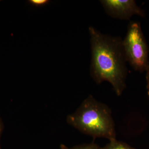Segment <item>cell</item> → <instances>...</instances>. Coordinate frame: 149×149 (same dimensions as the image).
<instances>
[{
	"label": "cell",
	"instance_id": "cell-6",
	"mask_svg": "<svg viewBox=\"0 0 149 149\" xmlns=\"http://www.w3.org/2000/svg\"><path fill=\"white\" fill-rule=\"evenodd\" d=\"M60 148L61 149H102V148L100 147L98 145L94 143V142L90 143L77 145L71 148H68L65 145L61 144Z\"/></svg>",
	"mask_w": 149,
	"mask_h": 149
},
{
	"label": "cell",
	"instance_id": "cell-8",
	"mask_svg": "<svg viewBox=\"0 0 149 149\" xmlns=\"http://www.w3.org/2000/svg\"><path fill=\"white\" fill-rule=\"evenodd\" d=\"M146 79L147 82V89L148 90V95L149 96V65L148 69L146 70Z\"/></svg>",
	"mask_w": 149,
	"mask_h": 149
},
{
	"label": "cell",
	"instance_id": "cell-4",
	"mask_svg": "<svg viewBox=\"0 0 149 149\" xmlns=\"http://www.w3.org/2000/svg\"><path fill=\"white\" fill-rule=\"evenodd\" d=\"M107 14L121 20H129L133 15L144 17L143 10L133 0H101L100 1Z\"/></svg>",
	"mask_w": 149,
	"mask_h": 149
},
{
	"label": "cell",
	"instance_id": "cell-1",
	"mask_svg": "<svg viewBox=\"0 0 149 149\" xmlns=\"http://www.w3.org/2000/svg\"><path fill=\"white\" fill-rule=\"evenodd\" d=\"M88 30L91 37V76L97 84L108 82L116 95L120 96L126 88L128 74L123 40L103 34L93 26Z\"/></svg>",
	"mask_w": 149,
	"mask_h": 149
},
{
	"label": "cell",
	"instance_id": "cell-2",
	"mask_svg": "<svg viewBox=\"0 0 149 149\" xmlns=\"http://www.w3.org/2000/svg\"><path fill=\"white\" fill-rule=\"evenodd\" d=\"M67 121L80 132L94 139H116V131L110 109L92 95L85 99L76 111L67 118Z\"/></svg>",
	"mask_w": 149,
	"mask_h": 149
},
{
	"label": "cell",
	"instance_id": "cell-7",
	"mask_svg": "<svg viewBox=\"0 0 149 149\" xmlns=\"http://www.w3.org/2000/svg\"><path fill=\"white\" fill-rule=\"evenodd\" d=\"M28 2L35 7H41L48 4L49 1L48 0H29Z\"/></svg>",
	"mask_w": 149,
	"mask_h": 149
},
{
	"label": "cell",
	"instance_id": "cell-3",
	"mask_svg": "<svg viewBox=\"0 0 149 149\" xmlns=\"http://www.w3.org/2000/svg\"><path fill=\"white\" fill-rule=\"evenodd\" d=\"M122 46L126 61L136 71H146L149 65L148 48L140 22L131 21L122 40Z\"/></svg>",
	"mask_w": 149,
	"mask_h": 149
},
{
	"label": "cell",
	"instance_id": "cell-5",
	"mask_svg": "<svg viewBox=\"0 0 149 149\" xmlns=\"http://www.w3.org/2000/svg\"><path fill=\"white\" fill-rule=\"evenodd\" d=\"M102 149H136L130 146L128 144L116 140L110 141L108 144L102 148Z\"/></svg>",
	"mask_w": 149,
	"mask_h": 149
},
{
	"label": "cell",
	"instance_id": "cell-9",
	"mask_svg": "<svg viewBox=\"0 0 149 149\" xmlns=\"http://www.w3.org/2000/svg\"><path fill=\"white\" fill-rule=\"evenodd\" d=\"M4 129V125L3 123L2 119L0 118V142H1V137L2 134L3 130ZM0 149H2L1 147V143H0Z\"/></svg>",
	"mask_w": 149,
	"mask_h": 149
}]
</instances>
